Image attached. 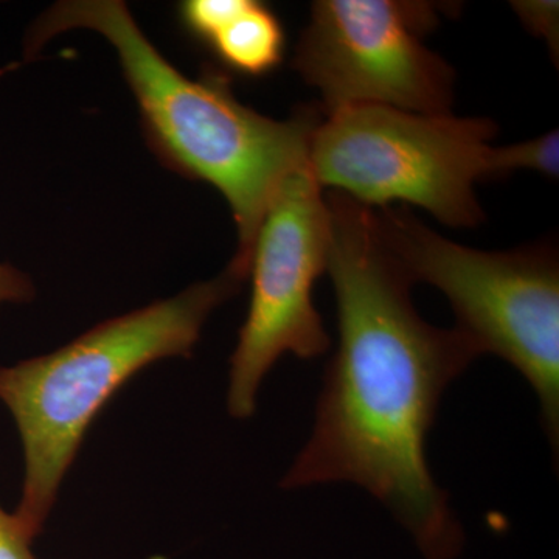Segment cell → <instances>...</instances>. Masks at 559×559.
<instances>
[{
    "instance_id": "7a4b0ae2",
    "label": "cell",
    "mask_w": 559,
    "mask_h": 559,
    "mask_svg": "<svg viewBox=\"0 0 559 559\" xmlns=\"http://www.w3.org/2000/svg\"><path fill=\"white\" fill-rule=\"evenodd\" d=\"M90 28L109 40L138 100L146 142L183 178L210 183L226 198L238 230L234 259L246 270L272 198L290 173L307 167L320 109L288 120L261 116L237 100L216 69L189 79L140 31L120 0H70L51 7L32 28L28 55L61 32Z\"/></svg>"
},
{
    "instance_id": "9c48e42d",
    "label": "cell",
    "mask_w": 559,
    "mask_h": 559,
    "mask_svg": "<svg viewBox=\"0 0 559 559\" xmlns=\"http://www.w3.org/2000/svg\"><path fill=\"white\" fill-rule=\"evenodd\" d=\"M536 171L550 179L559 176V134L550 131L540 138L509 146H492L489 153L488 176L502 179L514 171Z\"/></svg>"
},
{
    "instance_id": "7c38bea8",
    "label": "cell",
    "mask_w": 559,
    "mask_h": 559,
    "mask_svg": "<svg viewBox=\"0 0 559 559\" xmlns=\"http://www.w3.org/2000/svg\"><path fill=\"white\" fill-rule=\"evenodd\" d=\"M33 297L35 286L32 280L16 267L0 263V305L27 304Z\"/></svg>"
},
{
    "instance_id": "5b68a950",
    "label": "cell",
    "mask_w": 559,
    "mask_h": 559,
    "mask_svg": "<svg viewBox=\"0 0 559 559\" xmlns=\"http://www.w3.org/2000/svg\"><path fill=\"white\" fill-rule=\"evenodd\" d=\"M496 134L491 120L451 112L377 105L320 110L308 170L320 189L367 207L404 202L448 226L473 227L484 219L474 186L489 180Z\"/></svg>"
},
{
    "instance_id": "52a82bcc",
    "label": "cell",
    "mask_w": 559,
    "mask_h": 559,
    "mask_svg": "<svg viewBox=\"0 0 559 559\" xmlns=\"http://www.w3.org/2000/svg\"><path fill=\"white\" fill-rule=\"evenodd\" d=\"M325 194L307 167L290 173L272 198L250 252L249 311L230 358L227 409L248 419L261 382L283 356L310 360L331 341L312 290L329 252Z\"/></svg>"
},
{
    "instance_id": "30bf717a",
    "label": "cell",
    "mask_w": 559,
    "mask_h": 559,
    "mask_svg": "<svg viewBox=\"0 0 559 559\" xmlns=\"http://www.w3.org/2000/svg\"><path fill=\"white\" fill-rule=\"evenodd\" d=\"M513 10L522 24L527 27L530 33L546 39L549 44L551 55L558 57L559 44V5L551 0H524V2H513Z\"/></svg>"
},
{
    "instance_id": "ba28073f",
    "label": "cell",
    "mask_w": 559,
    "mask_h": 559,
    "mask_svg": "<svg viewBox=\"0 0 559 559\" xmlns=\"http://www.w3.org/2000/svg\"><path fill=\"white\" fill-rule=\"evenodd\" d=\"M178 17L190 38L230 72L266 75L285 57L282 22L257 0H186Z\"/></svg>"
},
{
    "instance_id": "8992f818",
    "label": "cell",
    "mask_w": 559,
    "mask_h": 559,
    "mask_svg": "<svg viewBox=\"0 0 559 559\" xmlns=\"http://www.w3.org/2000/svg\"><path fill=\"white\" fill-rule=\"evenodd\" d=\"M439 10L415 0H319L294 69L322 94V112L377 105L450 114L454 70L423 40Z\"/></svg>"
},
{
    "instance_id": "6da1fadb",
    "label": "cell",
    "mask_w": 559,
    "mask_h": 559,
    "mask_svg": "<svg viewBox=\"0 0 559 559\" xmlns=\"http://www.w3.org/2000/svg\"><path fill=\"white\" fill-rule=\"evenodd\" d=\"M325 201L340 342L311 439L282 487L359 485L426 559H454L465 536L430 473L426 443L444 390L479 355L457 329H437L415 310L412 282L382 240L377 210L337 191Z\"/></svg>"
},
{
    "instance_id": "8fae6325",
    "label": "cell",
    "mask_w": 559,
    "mask_h": 559,
    "mask_svg": "<svg viewBox=\"0 0 559 559\" xmlns=\"http://www.w3.org/2000/svg\"><path fill=\"white\" fill-rule=\"evenodd\" d=\"M32 543V536L22 528L14 514L0 509V559H36Z\"/></svg>"
},
{
    "instance_id": "277c9868",
    "label": "cell",
    "mask_w": 559,
    "mask_h": 559,
    "mask_svg": "<svg viewBox=\"0 0 559 559\" xmlns=\"http://www.w3.org/2000/svg\"><path fill=\"white\" fill-rule=\"evenodd\" d=\"M382 240L414 283L450 300L477 355L507 360L535 390L555 454L559 443V266L546 246L485 252L436 234L404 207L378 209Z\"/></svg>"
},
{
    "instance_id": "3957f363",
    "label": "cell",
    "mask_w": 559,
    "mask_h": 559,
    "mask_svg": "<svg viewBox=\"0 0 559 559\" xmlns=\"http://www.w3.org/2000/svg\"><path fill=\"white\" fill-rule=\"evenodd\" d=\"M249 272L230 261L218 277L98 323L49 355L0 367V401L24 448L25 476L14 518L40 535L84 436L110 399L150 364L191 358L216 307L240 293Z\"/></svg>"
}]
</instances>
